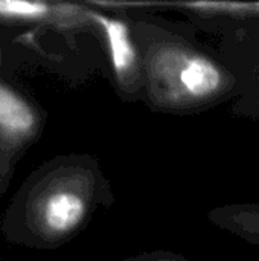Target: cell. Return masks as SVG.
I'll return each mask as SVG.
<instances>
[{
    "instance_id": "obj_7",
    "label": "cell",
    "mask_w": 259,
    "mask_h": 261,
    "mask_svg": "<svg viewBox=\"0 0 259 261\" xmlns=\"http://www.w3.org/2000/svg\"><path fill=\"white\" fill-rule=\"evenodd\" d=\"M127 261H186L177 255H166V254H151L143 257H134Z\"/></svg>"
},
{
    "instance_id": "obj_3",
    "label": "cell",
    "mask_w": 259,
    "mask_h": 261,
    "mask_svg": "<svg viewBox=\"0 0 259 261\" xmlns=\"http://www.w3.org/2000/svg\"><path fill=\"white\" fill-rule=\"evenodd\" d=\"M41 119L38 110L17 89L0 81V153H20L38 135Z\"/></svg>"
},
{
    "instance_id": "obj_6",
    "label": "cell",
    "mask_w": 259,
    "mask_h": 261,
    "mask_svg": "<svg viewBox=\"0 0 259 261\" xmlns=\"http://www.w3.org/2000/svg\"><path fill=\"white\" fill-rule=\"evenodd\" d=\"M212 223L259 245V205L223 206L209 214Z\"/></svg>"
},
{
    "instance_id": "obj_4",
    "label": "cell",
    "mask_w": 259,
    "mask_h": 261,
    "mask_svg": "<svg viewBox=\"0 0 259 261\" xmlns=\"http://www.w3.org/2000/svg\"><path fill=\"white\" fill-rule=\"evenodd\" d=\"M89 18L101 26L105 35V41L111 55L113 72L119 86L125 89V93H130L133 90L139 92L142 89L139 54L125 23L110 17H104L96 12H89Z\"/></svg>"
},
{
    "instance_id": "obj_5",
    "label": "cell",
    "mask_w": 259,
    "mask_h": 261,
    "mask_svg": "<svg viewBox=\"0 0 259 261\" xmlns=\"http://www.w3.org/2000/svg\"><path fill=\"white\" fill-rule=\"evenodd\" d=\"M72 5H55L43 2H17L0 0V23L31 24V23H56L75 15H82Z\"/></svg>"
},
{
    "instance_id": "obj_2",
    "label": "cell",
    "mask_w": 259,
    "mask_h": 261,
    "mask_svg": "<svg viewBox=\"0 0 259 261\" xmlns=\"http://www.w3.org/2000/svg\"><path fill=\"white\" fill-rule=\"evenodd\" d=\"M105 184L96 164L85 158L55 164L26 193V229L41 245L69 240L87 223Z\"/></svg>"
},
{
    "instance_id": "obj_1",
    "label": "cell",
    "mask_w": 259,
    "mask_h": 261,
    "mask_svg": "<svg viewBox=\"0 0 259 261\" xmlns=\"http://www.w3.org/2000/svg\"><path fill=\"white\" fill-rule=\"evenodd\" d=\"M140 63L142 87L150 102L168 112L209 107L235 84L218 61L176 37H133Z\"/></svg>"
},
{
    "instance_id": "obj_8",
    "label": "cell",
    "mask_w": 259,
    "mask_h": 261,
    "mask_svg": "<svg viewBox=\"0 0 259 261\" xmlns=\"http://www.w3.org/2000/svg\"><path fill=\"white\" fill-rule=\"evenodd\" d=\"M258 96H259V93H258ZM258 109H259V104H258Z\"/></svg>"
}]
</instances>
